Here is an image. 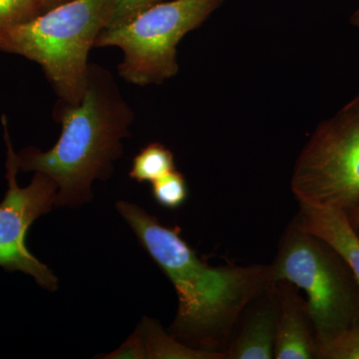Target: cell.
<instances>
[{"mask_svg":"<svg viewBox=\"0 0 359 359\" xmlns=\"http://www.w3.org/2000/svg\"><path fill=\"white\" fill-rule=\"evenodd\" d=\"M224 0L161 1L99 34L95 47H118L123 60L118 72L138 86L161 84L179 71L177 46L200 27Z\"/></svg>","mask_w":359,"mask_h":359,"instance_id":"5b68a950","label":"cell"},{"mask_svg":"<svg viewBox=\"0 0 359 359\" xmlns=\"http://www.w3.org/2000/svg\"><path fill=\"white\" fill-rule=\"evenodd\" d=\"M40 6H41L42 13L50 11V9L55 8L61 4H67V2L72 1V0H39Z\"/></svg>","mask_w":359,"mask_h":359,"instance_id":"ac0fdd59","label":"cell"},{"mask_svg":"<svg viewBox=\"0 0 359 359\" xmlns=\"http://www.w3.org/2000/svg\"><path fill=\"white\" fill-rule=\"evenodd\" d=\"M290 189L299 204L351 218L359 209V94L311 135L295 162Z\"/></svg>","mask_w":359,"mask_h":359,"instance_id":"8992f818","label":"cell"},{"mask_svg":"<svg viewBox=\"0 0 359 359\" xmlns=\"http://www.w3.org/2000/svg\"><path fill=\"white\" fill-rule=\"evenodd\" d=\"M354 231H355L356 235H358V237L359 238V224H358V226H356V228L354 229Z\"/></svg>","mask_w":359,"mask_h":359,"instance_id":"44dd1931","label":"cell"},{"mask_svg":"<svg viewBox=\"0 0 359 359\" xmlns=\"http://www.w3.org/2000/svg\"><path fill=\"white\" fill-rule=\"evenodd\" d=\"M351 23L353 26H358L359 27V7L351 16Z\"/></svg>","mask_w":359,"mask_h":359,"instance_id":"d6986e66","label":"cell"},{"mask_svg":"<svg viewBox=\"0 0 359 359\" xmlns=\"http://www.w3.org/2000/svg\"><path fill=\"white\" fill-rule=\"evenodd\" d=\"M176 170L174 154L161 143H151L134 158L130 177L139 183H153Z\"/></svg>","mask_w":359,"mask_h":359,"instance_id":"7c38bea8","label":"cell"},{"mask_svg":"<svg viewBox=\"0 0 359 359\" xmlns=\"http://www.w3.org/2000/svg\"><path fill=\"white\" fill-rule=\"evenodd\" d=\"M318 359H359V316L344 332L318 346Z\"/></svg>","mask_w":359,"mask_h":359,"instance_id":"5bb4252c","label":"cell"},{"mask_svg":"<svg viewBox=\"0 0 359 359\" xmlns=\"http://www.w3.org/2000/svg\"><path fill=\"white\" fill-rule=\"evenodd\" d=\"M161 1L163 0H109V11L105 28L121 25L147 7Z\"/></svg>","mask_w":359,"mask_h":359,"instance_id":"2e32d148","label":"cell"},{"mask_svg":"<svg viewBox=\"0 0 359 359\" xmlns=\"http://www.w3.org/2000/svg\"><path fill=\"white\" fill-rule=\"evenodd\" d=\"M105 358H145L143 344L140 335L135 332L114 353L105 356Z\"/></svg>","mask_w":359,"mask_h":359,"instance_id":"e0dca14e","label":"cell"},{"mask_svg":"<svg viewBox=\"0 0 359 359\" xmlns=\"http://www.w3.org/2000/svg\"><path fill=\"white\" fill-rule=\"evenodd\" d=\"M118 212L174 285L178 311L169 334L187 346L223 353L245 308L276 283L271 264L211 266L145 210L120 201Z\"/></svg>","mask_w":359,"mask_h":359,"instance_id":"6da1fadb","label":"cell"},{"mask_svg":"<svg viewBox=\"0 0 359 359\" xmlns=\"http://www.w3.org/2000/svg\"><path fill=\"white\" fill-rule=\"evenodd\" d=\"M143 344L145 358L224 359V354L209 353L187 346L164 332L159 323L144 316L136 330Z\"/></svg>","mask_w":359,"mask_h":359,"instance_id":"8fae6325","label":"cell"},{"mask_svg":"<svg viewBox=\"0 0 359 359\" xmlns=\"http://www.w3.org/2000/svg\"><path fill=\"white\" fill-rule=\"evenodd\" d=\"M349 221H351V226H353V229H355L359 224V209L358 212H354L353 216L349 218Z\"/></svg>","mask_w":359,"mask_h":359,"instance_id":"ffe728a7","label":"cell"},{"mask_svg":"<svg viewBox=\"0 0 359 359\" xmlns=\"http://www.w3.org/2000/svg\"><path fill=\"white\" fill-rule=\"evenodd\" d=\"M53 116L62 126L57 143L46 152L23 149L18 153V168L43 173L55 182L56 207H79L91 201L92 183L112 174L134 113L109 71L90 63L81 100H58Z\"/></svg>","mask_w":359,"mask_h":359,"instance_id":"7a4b0ae2","label":"cell"},{"mask_svg":"<svg viewBox=\"0 0 359 359\" xmlns=\"http://www.w3.org/2000/svg\"><path fill=\"white\" fill-rule=\"evenodd\" d=\"M295 221L339 250L359 283V238L346 212L330 208L299 204Z\"/></svg>","mask_w":359,"mask_h":359,"instance_id":"30bf717a","label":"cell"},{"mask_svg":"<svg viewBox=\"0 0 359 359\" xmlns=\"http://www.w3.org/2000/svg\"><path fill=\"white\" fill-rule=\"evenodd\" d=\"M109 0H72L0 32V51L41 66L59 100L78 103L88 74V56L107 23Z\"/></svg>","mask_w":359,"mask_h":359,"instance_id":"3957f363","label":"cell"},{"mask_svg":"<svg viewBox=\"0 0 359 359\" xmlns=\"http://www.w3.org/2000/svg\"><path fill=\"white\" fill-rule=\"evenodd\" d=\"M299 287L276 282L280 302L276 359H318V342L308 301Z\"/></svg>","mask_w":359,"mask_h":359,"instance_id":"9c48e42d","label":"cell"},{"mask_svg":"<svg viewBox=\"0 0 359 359\" xmlns=\"http://www.w3.org/2000/svg\"><path fill=\"white\" fill-rule=\"evenodd\" d=\"M41 13L39 0H0V32L27 22Z\"/></svg>","mask_w":359,"mask_h":359,"instance_id":"9a60e30c","label":"cell"},{"mask_svg":"<svg viewBox=\"0 0 359 359\" xmlns=\"http://www.w3.org/2000/svg\"><path fill=\"white\" fill-rule=\"evenodd\" d=\"M152 185L153 197L156 202L167 209H178L188 198L185 176L177 170L156 180Z\"/></svg>","mask_w":359,"mask_h":359,"instance_id":"4fadbf2b","label":"cell"},{"mask_svg":"<svg viewBox=\"0 0 359 359\" xmlns=\"http://www.w3.org/2000/svg\"><path fill=\"white\" fill-rule=\"evenodd\" d=\"M2 126L6 144V177L8 188L0 203V268L9 273L21 271L32 276L43 289L56 292L57 278L29 252L25 238L30 226L55 205L57 185L50 177L36 172L32 183L20 188L18 183V153L13 150L6 115L2 116Z\"/></svg>","mask_w":359,"mask_h":359,"instance_id":"52a82bcc","label":"cell"},{"mask_svg":"<svg viewBox=\"0 0 359 359\" xmlns=\"http://www.w3.org/2000/svg\"><path fill=\"white\" fill-rule=\"evenodd\" d=\"M278 313L276 283L245 308L224 351V359L275 358Z\"/></svg>","mask_w":359,"mask_h":359,"instance_id":"ba28073f","label":"cell"},{"mask_svg":"<svg viewBox=\"0 0 359 359\" xmlns=\"http://www.w3.org/2000/svg\"><path fill=\"white\" fill-rule=\"evenodd\" d=\"M276 282L306 294L318 346L337 337L359 316V283L341 254L294 218L283 231L271 264Z\"/></svg>","mask_w":359,"mask_h":359,"instance_id":"277c9868","label":"cell"}]
</instances>
